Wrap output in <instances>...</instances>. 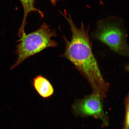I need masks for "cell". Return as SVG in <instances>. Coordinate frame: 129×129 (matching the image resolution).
<instances>
[{
	"instance_id": "cell-1",
	"label": "cell",
	"mask_w": 129,
	"mask_h": 129,
	"mask_svg": "<svg viewBox=\"0 0 129 129\" xmlns=\"http://www.w3.org/2000/svg\"><path fill=\"white\" fill-rule=\"evenodd\" d=\"M64 18L70 26L72 35L70 41L64 35L65 48L60 56L69 59L81 73L91 86L92 93L99 95L104 94L108 91V85L103 78L92 51L89 26L86 28L81 22L78 28L70 14Z\"/></svg>"
},
{
	"instance_id": "cell-2",
	"label": "cell",
	"mask_w": 129,
	"mask_h": 129,
	"mask_svg": "<svg viewBox=\"0 0 129 129\" xmlns=\"http://www.w3.org/2000/svg\"><path fill=\"white\" fill-rule=\"evenodd\" d=\"M90 36L119 55L129 57L127 29L124 21L121 17L111 16L99 20Z\"/></svg>"
},
{
	"instance_id": "cell-3",
	"label": "cell",
	"mask_w": 129,
	"mask_h": 129,
	"mask_svg": "<svg viewBox=\"0 0 129 129\" xmlns=\"http://www.w3.org/2000/svg\"><path fill=\"white\" fill-rule=\"evenodd\" d=\"M56 34L55 31L51 30L45 22L36 31L27 35L25 33L23 34L18 41L21 43L17 46V60L11 67V69L15 68L27 58L44 49L56 46L57 42L51 39L56 36Z\"/></svg>"
},
{
	"instance_id": "cell-4",
	"label": "cell",
	"mask_w": 129,
	"mask_h": 129,
	"mask_svg": "<svg viewBox=\"0 0 129 129\" xmlns=\"http://www.w3.org/2000/svg\"><path fill=\"white\" fill-rule=\"evenodd\" d=\"M102 100L99 96L93 93L86 96L74 103V113L77 116L98 119L101 121L102 127L108 126L109 119L104 111Z\"/></svg>"
},
{
	"instance_id": "cell-5",
	"label": "cell",
	"mask_w": 129,
	"mask_h": 129,
	"mask_svg": "<svg viewBox=\"0 0 129 129\" xmlns=\"http://www.w3.org/2000/svg\"><path fill=\"white\" fill-rule=\"evenodd\" d=\"M33 85L38 92L43 97H49L53 92V89L50 83L42 76H38L34 79Z\"/></svg>"
},
{
	"instance_id": "cell-6",
	"label": "cell",
	"mask_w": 129,
	"mask_h": 129,
	"mask_svg": "<svg viewBox=\"0 0 129 129\" xmlns=\"http://www.w3.org/2000/svg\"><path fill=\"white\" fill-rule=\"evenodd\" d=\"M22 5L24 10V15L22 22L20 27L24 28L26 22L27 18L29 14L32 12H37L42 17L43 16V13L34 6V0H19Z\"/></svg>"
},
{
	"instance_id": "cell-7",
	"label": "cell",
	"mask_w": 129,
	"mask_h": 129,
	"mask_svg": "<svg viewBox=\"0 0 129 129\" xmlns=\"http://www.w3.org/2000/svg\"><path fill=\"white\" fill-rule=\"evenodd\" d=\"M129 95L126 97L125 101V111L124 121L122 128L121 129H129Z\"/></svg>"
},
{
	"instance_id": "cell-8",
	"label": "cell",
	"mask_w": 129,
	"mask_h": 129,
	"mask_svg": "<svg viewBox=\"0 0 129 129\" xmlns=\"http://www.w3.org/2000/svg\"><path fill=\"white\" fill-rule=\"evenodd\" d=\"M58 0H49L50 2L53 5L55 6Z\"/></svg>"
}]
</instances>
